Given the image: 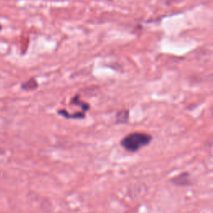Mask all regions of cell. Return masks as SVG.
I'll return each instance as SVG.
<instances>
[{
	"label": "cell",
	"mask_w": 213,
	"mask_h": 213,
	"mask_svg": "<svg viewBox=\"0 0 213 213\" xmlns=\"http://www.w3.org/2000/svg\"><path fill=\"white\" fill-rule=\"evenodd\" d=\"M71 103L73 104V105H76V106H80L81 109L83 110V112H84L89 111L90 107H91V106L89 105V103L82 101L78 95H76V96L73 97V98H72V101H71Z\"/></svg>",
	"instance_id": "cell-5"
},
{
	"label": "cell",
	"mask_w": 213,
	"mask_h": 213,
	"mask_svg": "<svg viewBox=\"0 0 213 213\" xmlns=\"http://www.w3.org/2000/svg\"><path fill=\"white\" fill-rule=\"evenodd\" d=\"M57 113L62 116L63 117H65V118H68V119H84L86 117V114H85L84 112H78L70 114L66 110L58 109L57 110Z\"/></svg>",
	"instance_id": "cell-4"
},
{
	"label": "cell",
	"mask_w": 213,
	"mask_h": 213,
	"mask_svg": "<svg viewBox=\"0 0 213 213\" xmlns=\"http://www.w3.org/2000/svg\"><path fill=\"white\" fill-rule=\"evenodd\" d=\"M1 29H2V27H1V25H0V30H1Z\"/></svg>",
	"instance_id": "cell-7"
},
{
	"label": "cell",
	"mask_w": 213,
	"mask_h": 213,
	"mask_svg": "<svg viewBox=\"0 0 213 213\" xmlns=\"http://www.w3.org/2000/svg\"><path fill=\"white\" fill-rule=\"evenodd\" d=\"M171 183L177 187H189L193 185L191 174L187 172H183L170 180Z\"/></svg>",
	"instance_id": "cell-2"
},
{
	"label": "cell",
	"mask_w": 213,
	"mask_h": 213,
	"mask_svg": "<svg viewBox=\"0 0 213 213\" xmlns=\"http://www.w3.org/2000/svg\"><path fill=\"white\" fill-rule=\"evenodd\" d=\"M152 141V137L150 134L135 132L125 136L120 142V144L126 151L136 152L144 147L149 145Z\"/></svg>",
	"instance_id": "cell-1"
},
{
	"label": "cell",
	"mask_w": 213,
	"mask_h": 213,
	"mask_svg": "<svg viewBox=\"0 0 213 213\" xmlns=\"http://www.w3.org/2000/svg\"><path fill=\"white\" fill-rule=\"evenodd\" d=\"M129 110L122 109L116 113L115 115V123L116 124H126L129 121Z\"/></svg>",
	"instance_id": "cell-3"
},
{
	"label": "cell",
	"mask_w": 213,
	"mask_h": 213,
	"mask_svg": "<svg viewBox=\"0 0 213 213\" xmlns=\"http://www.w3.org/2000/svg\"><path fill=\"white\" fill-rule=\"evenodd\" d=\"M38 88V83L34 78H31L29 81L22 84V88L26 90V91H32Z\"/></svg>",
	"instance_id": "cell-6"
}]
</instances>
